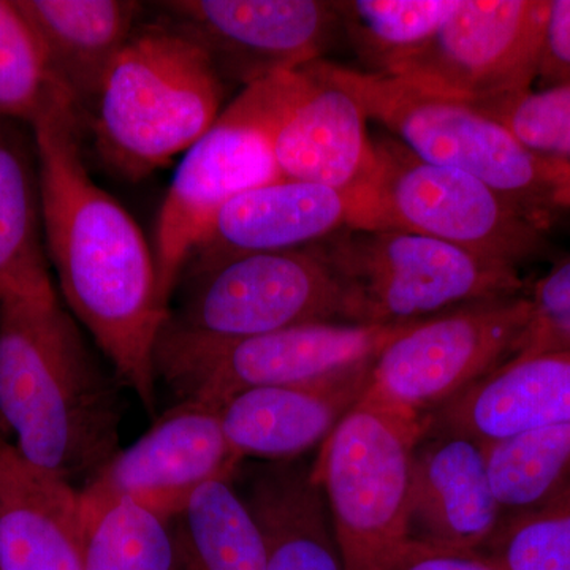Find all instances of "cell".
<instances>
[{"mask_svg": "<svg viewBox=\"0 0 570 570\" xmlns=\"http://www.w3.org/2000/svg\"><path fill=\"white\" fill-rule=\"evenodd\" d=\"M527 295L490 299L403 325L371 363L366 395L428 419L519 351Z\"/></svg>", "mask_w": 570, "mask_h": 570, "instance_id": "9", "label": "cell"}, {"mask_svg": "<svg viewBox=\"0 0 570 570\" xmlns=\"http://www.w3.org/2000/svg\"><path fill=\"white\" fill-rule=\"evenodd\" d=\"M487 453L504 520L570 499V423L487 444Z\"/></svg>", "mask_w": 570, "mask_h": 570, "instance_id": "25", "label": "cell"}, {"mask_svg": "<svg viewBox=\"0 0 570 570\" xmlns=\"http://www.w3.org/2000/svg\"><path fill=\"white\" fill-rule=\"evenodd\" d=\"M242 461L225 434L223 406L181 401L81 487L82 520L130 499L174 521L202 487L234 479Z\"/></svg>", "mask_w": 570, "mask_h": 570, "instance_id": "14", "label": "cell"}, {"mask_svg": "<svg viewBox=\"0 0 570 570\" xmlns=\"http://www.w3.org/2000/svg\"><path fill=\"white\" fill-rule=\"evenodd\" d=\"M352 195L322 184L279 178L238 195L217 214L183 276L243 255L316 245L351 227Z\"/></svg>", "mask_w": 570, "mask_h": 570, "instance_id": "17", "label": "cell"}, {"mask_svg": "<svg viewBox=\"0 0 570 570\" xmlns=\"http://www.w3.org/2000/svg\"><path fill=\"white\" fill-rule=\"evenodd\" d=\"M39 37L52 80L82 116L105 73L138 28L140 3L124 0H14Z\"/></svg>", "mask_w": 570, "mask_h": 570, "instance_id": "21", "label": "cell"}, {"mask_svg": "<svg viewBox=\"0 0 570 570\" xmlns=\"http://www.w3.org/2000/svg\"><path fill=\"white\" fill-rule=\"evenodd\" d=\"M279 178L257 92L247 86L184 153L160 206L153 250L168 306L190 254L224 206Z\"/></svg>", "mask_w": 570, "mask_h": 570, "instance_id": "10", "label": "cell"}, {"mask_svg": "<svg viewBox=\"0 0 570 570\" xmlns=\"http://www.w3.org/2000/svg\"><path fill=\"white\" fill-rule=\"evenodd\" d=\"M160 21L208 55L225 82L268 80L318 61L337 22L318 0H171Z\"/></svg>", "mask_w": 570, "mask_h": 570, "instance_id": "15", "label": "cell"}, {"mask_svg": "<svg viewBox=\"0 0 570 570\" xmlns=\"http://www.w3.org/2000/svg\"><path fill=\"white\" fill-rule=\"evenodd\" d=\"M340 28L373 73H393L455 13L460 0L333 2Z\"/></svg>", "mask_w": 570, "mask_h": 570, "instance_id": "26", "label": "cell"}, {"mask_svg": "<svg viewBox=\"0 0 570 570\" xmlns=\"http://www.w3.org/2000/svg\"><path fill=\"white\" fill-rule=\"evenodd\" d=\"M178 570H265L261 528L232 480L202 487L174 521Z\"/></svg>", "mask_w": 570, "mask_h": 570, "instance_id": "24", "label": "cell"}, {"mask_svg": "<svg viewBox=\"0 0 570 570\" xmlns=\"http://www.w3.org/2000/svg\"><path fill=\"white\" fill-rule=\"evenodd\" d=\"M121 415L58 295L0 298V422L22 459L85 485L119 452Z\"/></svg>", "mask_w": 570, "mask_h": 570, "instance_id": "2", "label": "cell"}, {"mask_svg": "<svg viewBox=\"0 0 570 570\" xmlns=\"http://www.w3.org/2000/svg\"><path fill=\"white\" fill-rule=\"evenodd\" d=\"M472 104L534 151L570 163V86Z\"/></svg>", "mask_w": 570, "mask_h": 570, "instance_id": "30", "label": "cell"}, {"mask_svg": "<svg viewBox=\"0 0 570 570\" xmlns=\"http://www.w3.org/2000/svg\"><path fill=\"white\" fill-rule=\"evenodd\" d=\"M570 423V348L512 356L431 415V425L483 442Z\"/></svg>", "mask_w": 570, "mask_h": 570, "instance_id": "20", "label": "cell"}, {"mask_svg": "<svg viewBox=\"0 0 570 570\" xmlns=\"http://www.w3.org/2000/svg\"><path fill=\"white\" fill-rule=\"evenodd\" d=\"M367 119L428 164L474 176L542 227L570 212V163L534 151L474 104L396 75L348 69Z\"/></svg>", "mask_w": 570, "mask_h": 570, "instance_id": "4", "label": "cell"}, {"mask_svg": "<svg viewBox=\"0 0 570 570\" xmlns=\"http://www.w3.org/2000/svg\"><path fill=\"white\" fill-rule=\"evenodd\" d=\"M52 295L36 146L0 118V298Z\"/></svg>", "mask_w": 570, "mask_h": 570, "instance_id": "23", "label": "cell"}, {"mask_svg": "<svg viewBox=\"0 0 570 570\" xmlns=\"http://www.w3.org/2000/svg\"><path fill=\"white\" fill-rule=\"evenodd\" d=\"M85 570H178L174 523L130 499L85 521Z\"/></svg>", "mask_w": 570, "mask_h": 570, "instance_id": "27", "label": "cell"}, {"mask_svg": "<svg viewBox=\"0 0 570 570\" xmlns=\"http://www.w3.org/2000/svg\"><path fill=\"white\" fill-rule=\"evenodd\" d=\"M243 499L264 535L265 570H346L311 468L258 469Z\"/></svg>", "mask_w": 570, "mask_h": 570, "instance_id": "22", "label": "cell"}, {"mask_svg": "<svg viewBox=\"0 0 570 570\" xmlns=\"http://www.w3.org/2000/svg\"><path fill=\"white\" fill-rule=\"evenodd\" d=\"M374 356L328 376L247 390L223 406L225 434L239 459L294 460L321 448L366 395Z\"/></svg>", "mask_w": 570, "mask_h": 570, "instance_id": "18", "label": "cell"}, {"mask_svg": "<svg viewBox=\"0 0 570 570\" xmlns=\"http://www.w3.org/2000/svg\"><path fill=\"white\" fill-rule=\"evenodd\" d=\"M374 151L373 174L351 194L348 228L414 232L513 268L546 250L549 228L474 176L428 164L395 138Z\"/></svg>", "mask_w": 570, "mask_h": 570, "instance_id": "6", "label": "cell"}, {"mask_svg": "<svg viewBox=\"0 0 570 570\" xmlns=\"http://www.w3.org/2000/svg\"><path fill=\"white\" fill-rule=\"evenodd\" d=\"M253 86L283 178L348 194L370 178L376 151L347 67L318 59Z\"/></svg>", "mask_w": 570, "mask_h": 570, "instance_id": "11", "label": "cell"}, {"mask_svg": "<svg viewBox=\"0 0 570 570\" xmlns=\"http://www.w3.org/2000/svg\"><path fill=\"white\" fill-rule=\"evenodd\" d=\"M371 396L322 442L311 478L324 493L346 570H382L409 539L415 448L430 428Z\"/></svg>", "mask_w": 570, "mask_h": 570, "instance_id": "7", "label": "cell"}, {"mask_svg": "<svg viewBox=\"0 0 570 570\" xmlns=\"http://www.w3.org/2000/svg\"><path fill=\"white\" fill-rule=\"evenodd\" d=\"M85 540L80 489L0 441V570H85Z\"/></svg>", "mask_w": 570, "mask_h": 570, "instance_id": "19", "label": "cell"}, {"mask_svg": "<svg viewBox=\"0 0 570 570\" xmlns=\"http://www.w3.org/2000/svg\"><path fill=\"white\" fill-rule=\"evenodd\" d=\"M549 0H460L425 47L393 73L468 102L531 91Z\"/></svg>", "mask_w": 570, "mask_h": 570, "instance_id": "13", "label": "cell"}, {"mask_svg": "<svg viewBox=\"0 0 570 570\" xmlns=\"http://www.w3.org/2000/svg\"><path fill=\"white\" fill-rule=\"evenodd\" d=\"M62 94L32 26L17 2L0 0V118L32 126Z\"/></svg>", "mask_w": 570, "mask_h": 570, "instance_id": "28", "label": "cell"}, {"mask_svg": "<svg viewBox=\"0 0 570 570\" xmlns=\"http://www.w3.org/2000/svg\"><path fill=\"white\" fill-rule=\"evenodd\" d=\"M7 439V431L6 428H3L2 422H0V441H6Z\"/></svg>", "mask_w": 570, "mask_h": 570, "instance_id": "34", "label": "cell"}, {"mask_svg": "<svg viewBox=\"0 0 570 570\" xmlns=\"http://www.w3.org/2000/svg\"><path fill=\"white\" fill-rule=\"evenodd\" d=\"M401 326L314 322L219 346L157 351L156 374L179 401L224 406L247 390L314 381L365 362Z\"/></svg>", "mask_w": 570, "mask_h": 570, "instance_id": "12", "label": "cell"}, {"mask_svg": "<svg viewBox=\"0 0 570 570\" xmlns=\"http://www.w3.org/2000/svg\"><path fill=\"white\" fill-rule=\"evenodd\" d=\"M527 298L530 317L515 355L570 348V255L551 266Z\"/></svg>", "mask_w": 570, "mask_h": 570, "instance_id": "31", "label": "cell"}, {"mask_svg": "<svg viewBox=\"0 0 570 570\" xmlns=\"http://www.w3.org/2000/svg\"><path fill=\"white\" fill-rule=\"evenodd\" d=\"M48 262L71 314L124 384L156 407V348L170 314L153 246L105 193L81 149V116L59 97L32 126Z\"/></svg>", "mask_w": 570, "mask_h": 570, "instance_id": "1", "label": "cell"}, {"mask_svg": "<svg viewBox=\"0 0 570 570\" xmlns=\"http://www.w3.org/2000/svg\"><path fill=\"white\" fill-rule=\"evenodd\" d=\"M317 246L348 324L407 325L523 291L519 268L414 232L344 228Z\"/></svg>", "mask_w": 570, "mask_h": 570, "instance_id": "5", "label": "cell"}, {"mask_svg": "<svg viewBox=\"0 0 570 570\" xmlns=\"http://www.w3.org/2000/svg\"><path fill=\"white\" fill-rule=\"evenodd\" d=\"M157 351L219 346L291 326L344 321L343 291L316 245L243 255L186 275Z\"/></svg>", "mask_w": 570, "mask_h": 570, "instance_id": "8", "label": "cell"}, {"mask_svg": "<svg viewBox=\"0 0 570 570\" xmlns=\"http://www.w3.org/2000/svg\"><path fill=\"white\" fill-rule=\"evenodd\" d=\"M382 570H501L482 551L445 549L407 539L385 562Z\"/></svg>", "mask_w": 570, "mask_h": 570, "instance_id": "33", "label": "cell"}, {"mask_svg": "<svg viewBox=\"0 0 570 570\" xmlns=\"http://www.w3.org/2000/svg\"><path fill=\"white\" fill-rule=\"evenodd\" d=\"M224 94L194 41L160 20L138 26L88 107L96 151L112 174L140 181L213 126Z\"/></svg>", "mask_w": 570, "mask_h": 570, "instance_id": "3", "label": "cell"}, {"mask_svg": "<svg viewBox=\"0 0 570 570\" xmlns=\"http://www.w3.org/2000/svg\"><path fill=\"white\" fill-rule=\"evenodd\" d=\"M482 553L501 570H570V499L505 519Z\"/></svg>", "mask_w": 570, "mask_h": 570, "instance_id": "29", "label": "cell"}, {"mask_svg": "<svg viewBox=\"0 0 570 570\" xmlns=\"http://www.w3.org/2000/svg\"><path fill=\"white\" fill-rule=\"evenodd\" d=\"M535 85L539 89L570 86V0H549Z\"/></svg>", "mask_w": 570, "mask_h": 570, "instance_id": "32", "label": "cell"}, {"mask_svg": "<svg viewBox=\"0 0 570 570\" xmlns=\"http://www.w3.org/2000/svg\"><path fill=\"white\" fill-rule=\"evenodd\" d=\"M504 515L491 485L487 444L430 423L415 448L409 487V539L482 551Z\"/></svg>", "mask_w": 570, "mask_h": 570, "instance_id": "16", "label": "cell"}]
</instances>
